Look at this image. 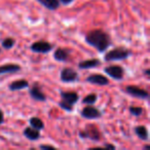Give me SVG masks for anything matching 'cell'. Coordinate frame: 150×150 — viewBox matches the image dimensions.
<instances>
[{
	"mask_svg": "<svg viewBox=\"0 0 150 150\" xmlns=\"http://www.w3.org/2000/svg\"><path fill=\"white\" fill-rule=\"evenodd\" d=\"M86 42L95 47L99 52H104L111 45L110 35L101 29L90 31L86 36Z\"/></svg>",
	"mask_w": 150,
	"mask_h": 150,
	"instance_id": "obj_1",
	"label": "cell"
},
{
	"mask_svg": "<svg viewBox=\"0 0 150 150\" xmlns=\"http://www.w3.org/2000/svg\"><path fill=\"white\" fill-rule=\"evenodd\" d=\"M132 54V52L125 47H115L109 50L104 56L105 62H114V61H122L127 59Z\"/></svg>",
	"mask_w": 150,
	"mask_h": 150,
	"instance_id": "obj_2",
	"label": "cell"
},
{
	"mask_svg": "<svg viewBox=\"0 0 150 150\" xmlns=\"http://www.w3.org/2000/svg\"><path fill=\"white\" fill-rule=\"evenodd\" d=\"M60 79L63 82H75L78 81L79 75H78L77 71L74 70L73 68L65 67V68L62 69L60 73Z\"/></svg>",
	"mask_w": 150,
	"mask_h": 150,
	"instance_id": "obj_3",
	"label": "cell"
},
{
	"mask_svg": "<svg viewBox=\"0 0 150 150\" xmlns=\"http://www.w3.org/2000/svg\"><path fill=\"white\" fill-rule=\"evenodd\" d=\"M104 71L108 76L114 80H121L125 76V70L119 65H111L104 68Z\"/></svg>",
	"mask_w": 150,
	"mask_h": 150,
	"instance_id": "obj_4",
	"label": "cell"
},
{
	"mask_svg": "<svg viewBox=\"0 0 150 150\" xmlns=\"http://www.w3.org/2000/svg\"><path fill=\"white\" fill-rule=\"evenodd\" d=\"M125 93L129 96L134 97V98H138V99H142V100H147L149 98V93L146 90L139 88V86H127L125 88Z\"/></svg>",
	"mask_w": 150,
	"mask_h": 150,
	"instance_id": "obj_5",
	"label": "cell"
},
{
	"mask_svg": "<svg viewBox=\"0 0 150 150\" xmlns=\"http://www.w3.org/2000/svg\"><path fill=\"white\" fill-rule=\"evenodd\" d=\"M31 50L37 54H48L54 48V44L47 41H36L31 44Z\"/></svg>",
	"mask_w": 150,
	"mask_h": 150,
	"instance_id": "obj_6",
	"label": "cell"
},
{
	"mask_svg": "<svg viewBox=\"0 0 150 150\" xmlns=\"http://www.w3.org/2000/svg\"><path fill=\"white\" fill-rule=\"evenodd\" d=\"M81 116L86 119H98L102 116V112L94 105H88L80 112Z\"/></svg>",
	"mask_w": 150,
	"mask_h": 150,
	"instance_id": "obj_7",
	"label": "cell"
},
{
	"mask_svg": "<svg viewBox=\"0 0 150 150\" xmlns=\"http://www.w3.org/2000/svg\"><path fill=\"white\" fill-rule=\"evenodd\" d=\"M79 137L82 139H90L94 141H99L100 140V133L97 129V127L94 125H88L86 131L79 132Z\"/></svg>",
	"mask_w": 150,
	"mask_h": 150,
	"instance_id": "obj_8",
	"label": "cell"
},
{
	"mask_svg": "<svg viewBox=\"0 0 150 150\" xmlns=\"http://www.w3.org/2000/svg\"><path fill=\"white\" fill-rule=\"evenodd\" d=\"M86 81L92 84H96V86H105L109 84L108 78L102 74H98V73L91 74L90 76H88L86 77Z\"/></svg>",
	"mask_w": 150,
	"mask_h": 150,
	"instance_id": "obj_9",
	"label": "cell"
},
{
	"mask_svg": "<svg viewBox=\"0 0 150 150\" xmlns=\"http://www.w3.org/2000/svg\"><path fill=\"white\" fill-rule=\"evenodd\" d=\"M61 98H62V101H64L65 103L71 105V106H74L76 103L79 100V95L76 92H60Z\"/></svg>",
	"mask_w": 150,
	"mask_h": 150,
	"instance_id": "obj_10",
	"label": "cell"
},
{
	"mask_svg": "<svg viewBox=\"0 0 150 150\" xmlns=\"http://www.w3.org/2000/svg\"><path fill=\"white\" fill-rule=\"evenodd\" d=\"M29 94L31 96V98L35 101H38V102H44V101H46V96L42 92L41 88H40L38 83L33 84V86L30 88Z\"/></svg>",
	"mask_w": 150,
	"mask_h": 150,
	"instance_id": "obj_11",
	"label": "cell"
},
{
	"mask_svg": "<svg viewBox=\"0 0 150 150\" xmlns=\"http://www.w3.org/2000/svg\"><path fill=\"white\" fill-rule=\"evenodd\" d=\"M54 58L58 62H67L70 59V50L63 47L57 48L54 52Z\"/></svg>",
	"mask_w": 150,
	"mask_h": 150,
	"instance_id": "obj_12",
	"label": "cell"
},
{
	"mask_svg": "<svg viewBox=\"0 0 150 150\" xmlns=\"http://www.w3.org/2000/svg\"><path fill=\"white\" fill-rule=\"evenodd\" d=\"M22 67L18 64H5L0 66V76L5 74H13L21 71Z\"/></svg>",
	"mask_w": 150,
	"mask_h": 150,
	"instance_id": "obj_13",
	"label": "cell"
},
{
	"mask_svg": "<svg viewBox=\"0 0 150 150\" xmlns=\"http://www.w3.org/2000/svg\"><path fill=\"white\" fill-rule=\"evenodd\" d=\"M27 88H29V82H28V80H25V79L16 80V81L11 82L8 86V88L11 92H17V91H21Z\"/></svg>",
	"mask_w": 150,
	"mask_h": 150,
	"instance_id": "obj_14",
	"label": "cell"
},
{
	"mask_svg": "<svg viewBox=\"0 0 150 150\" xmlns=\"http://www.w3.org/2000/svg\"><path fill=\"white\" fill-rule=\"evenodd\" d=\"M101 65V61L99 59H90V60H86L82 61L78 64V68L79 69H92V68H96V67L100 66Z\"/></svg>",
	"mask_w": 150,
	"mask_h": 150,
	"instance_id": "obj_15",
	"label": "cell"
},
{
	"mask_svg": "<svg viewBox=\"0 0 150 150\" xmlns=\"http://www.w3.org/2000/svg\"><path fill=\"white\" fill-rule=\"evenodd\" d=\"M24 136H25L27 139H29L30 141H36L40 138V133L38 129H34L32 127H27L23 132Z\"/></svg>",
	"mask_w": 150,
	"mask_h": 150,
	"instance_id": "obj_16",
	"label": "cell"
},
{
	"mask_svg": "<svg viewBox=\"0 0 150 150\" xmlns=\"http://www.w3.org/2000/svg\"><path fill=\"white\" fill-rule=\"evenodd\" d=\"M41 5H43L45 8L50 11H56L60 7V2L59 0H37Z\"/></svg>",
	"mask_w": 150,
	"mask_h": 150,
	"instance_id": "obj_17",
	"label": "cell"
},
{
	"mask_svg": "<svg viewBox=\"0 0 150 150\" xmlns=\"http://www.w3.org/2000/svg\"><path fill=\"white\" fill-rule=\"evenodd\" d=\"M134 131H135L136 135L138 136V138L141 139L142 141H147L148 138H149V136H148V129L144 125H138V127H136L134 129Z\"/></svg>",
	"mask_w": 150,
	"mask_h": 150,
	"instance_id": "obj_18",
	"label": "cell"
},
{
	"mask_svg": "<svg viewBox=\"0 0 150 150\" xmlns=\"http://www.w3.org/2000/svg\"><path fill=\"white\" fill-rule=\"evenodd\" d=\"M29 123H30V125H31L32 127L38 129V131H41V129H44L43 121H42L40 118H38V117H35V116L31 117V118L29 119Z\"/></svg>",
	"mask_w": 150,
	"mask_h": 150,
	"instance_id": "obj_19",
	"label": "cell"
},
{
	"mask_svg": "<svg viewBox=\"0 0 150 150\" xmlns=\"http://www.w3.org/2000/svg\"><path fill=\"white\" fill-rule=\"evenodd\" d=\"M1 44H2V47L5 48V50H11L15 46L16 44V40L11 37H7L4 38V39L1 41Z\"/></svg>",
	"mask_w": 150,
	"mask_h": 150,
	"instance_id": "obj_20",
	"label": "cell"
},
{
	"mask_svg": "<svg viewBox=\"0 0 150 150\" xmlns=\"http://www.w3.org/2000/svg\"><path fill=\"white\" fill-rule=\"evenodd\" d=\"M97 100H98V96L96 94H93L92 93V94L84 97L83 100H82V103L86 105H94L97 102Z\"/></svg>",
	"mask_w": 150,
	"mask_h": 150,
	"instance_id": "obj_21",
	"label": "cell"
},
{
	"mask_svg": "<svg viewBox=\"0 0 150 150\" xmlns=\"http://www.w3.org/2000/svg\"><path fill=\"white\" fill-rule=\"evenodd\" d=\"M129 111L132 115H134V116H136V117L141 116L144 112V110H143L142 107H137V106H131L129 108Z\"/></svg>",
	"mask_w": 150,
	"mask_h": 150,
	"instance_id": "obj_22",
	"label": "cell"
},
{
	"mask_svg": "<svg viewBox=\"0 0 150 150\" xmlns=\"http://www.w3.org/2000/svg\"><path fill=\"white\" fill-rule=\"evenodd\" d=\"M59 106H60L63 110L68 111V112H72V111H73V106H71V105L65 103L64 101H61V102H59Z\"/></svg>",
	"mask_w": 150,
	"mask_h": 150,
	"instance_id": "obj_23",
	"label": "cell"
},
{
	"mask_svg": "<svg viewBox=\"0 0 150 150\" xmlns=\"http://www.w3.org/2000/svg\"><path fill=\"white\" fill-rule=\"evenodd\" d=\"M39 148L40 149H43V150L44 149H50V150H56L57 149V148L52 145H40Z\"/></svg>",
	"mask_w": 150,
	"mask_h": 150,
	"instance_id": "obj_24",
	"label": "cell"
},
{
	"mask_svg": "<svg viewBox=\"0 0 150 150\" xmlns=\"http://www.w3.org/2000/svg\"><path fill=\"white\" fill-rule=\"evenodd\" d=\"M74 0H59V2L60 4H63V5H69L73 2Z\"/></svg>",
	"mask_w": 150,
	"mask_h": 150,
	"instance_id": "obj_25",
	"label": "cell"
},
{
	"mask_svg": "<svg viewBox=\"0 0 150 150\" xmlns=\"http://www.w3.org/2000/svg\"><path fill=\"white\" fill-rule=\"evenodd\" d=\"M3 121H4V114L1 110H0V125H2Z\"/></svg>",
	"mask_w": 150,
	"mask_h": 150,
	"instance_id": "obj_26",
	"label": "cell"
},
{
	"mask_svg": "<svg viewBox=\"0 0 150 150\" xmlns=\"http://www.w3.org/2000/svg\"><path fill=\"white\" fill-rule=\"evenodd\" d=\"M104 147H105V148H111V149H114L115 146H114V145H111V144H105Z\"/></svg>",
	"mask_w": 150,
	"mask_h": 150,
	"instance_id": "obj_27",
	"label": "cell"
},
{
	"mask_svg": "<svg viewBox=\"0 0 150 150\" xmlns=\"http://www.w3.org/2000/svg\"><path fill=\"white\" fill-rule=\"evenodd\" d=\"M144 73H145L146 76H149V75H150V70H149V69H146V70L144 71Z\"/></svg>",
	"mask_w": 150,
	"mask_h": 150,
	"instance_id": "obj_28",
	"label": "cell"
},
{
	"mask_svg": "<svg viewBox=\"0 0 150 150\" xmlns=\"http://www.w3.org/2000/svg\"><path fill=\"white\" fill-rule=\"evenodd\" d=\"M149 148H150L149 145H145V146H144V149H149Z\"/></svg>",
	"mask_w": 150,
	"mask_h": 150,
	"instance_id": "obj_29",
	"label": "cell"
},
{
	"mask_svg": "<svg viewBox=\"0 0 150 150\" xmlns=\"http://www.w3.org/2000/svg\"><path fill=\"white\" fill-rule=\"evenodd\" d=\"M0 54H1V48H0Z\"/></svg>",
	"mask_w": 150,
	"mask_h": 150,
	"instance_id": "obj_30",
	"label": "cell"
}]
</instances>
